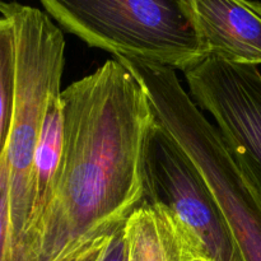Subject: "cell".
Instances as JSON below:
<instances>
[{"mask_svg": "<svg viewBox=\"0 0 261 261\" xmlns=\"http://www.w3.org/2000/svg\"><path fill=\"white\" fill-rule=\"evenodd\" d=\"M60 97L64 150L55 186L8 261H63L124 228L150 199L157 119L142 83L109 59Z\"/></svg>", "mask_w": 261, "mask_h": 261, "instance_id": "cell-1", "label": "cell"}, {"mask_svg": "<svg viewBox=\"0 0 261 261\" xmlns=\"http://www.w3.org/2000/svg\"><path fill=\"white\" fill-rule=\"evenodd\" d=\"M142 83L157 127L188 161L246 261H261V170L191 99L175 69L115 58Z\"/></svg>", "mask_w": 261, "mask_h": 261, "instance_id": "cell-2", "label": "cell"}, {"mask_svg": "<svg viewBox=\"0 0 261 261\" xmlns=\"http://www.w3.org/2000/svg\"><path fill=\"white\" fill-rule=\"evenodd\" d=\"M14 40V97L8 134L9 249L19 244L32 212L33 160L48 99L61 91L65 38L58 23L32 5L5 3Z\"/></svg>", "mask_w": 261, "mask_h": 261, "instance_id": "cell-3", "label": "cell"}, {"mask_svg": "<svg viewBox=\"0 0 261 261\" xmlns=\"http://www.w3.org/2000/svg\"><path fill=\"white\" fill-rule=\"evenodd\" d=\"M43 10L87 46L185 73L204 60L182 0H42Z\"/></svg>", "mask_w": 261, "mask_h": 261, "instance_id": "cell-4", "label": "cell"}, {"mask_svg": "<svg viewBox=\"0 0 261 261\" xmlns=\"http://www.w3.org/2000/svg\"><path fill=\"white\" fill-rule=\"evenodd\" d=\"M149 177V201H161L170 209L198 256L246 261L205 186L158 127L150 144Z\"/></svg>", "mask_w": 261, "mask_h": 261, "instance_id": "cell-5", "label": "cell"}, {"mask_svg": "<svg viewBox=\"0 0 261 261\" xmlns=\"http://www.w3.org/2000/svg\"><path fill=\"white\" fill-rule=\"evenodd\" d=\"M205 58L237 65H261V3L182 0Z\"/></svg>", "mask_w": 261, "mask_h": 261, "instance_id": "cell-6", "label": "cell"}, {"mask_svg": "<svg viewBox=\"0 0 261 261\" xmlns=\"http://www.w3.org/2000/svg\"><path fill=\"white\" fill-rule=\"evenodd\" d=\"M127 261H186L198 256L170 209L145 201L124 226Z\"/></svg>", "mask_w": 261, "mask_h": 261, "instance_id": "cell-7", "label": "cell"}, {"mask_svg": "<svg viewBox=\"0 0 261 261\" xmlns=\"http://www.w3.org/2000/svg\"><path fill=\"white\" fill-rule=\"evenodd\" d=\"M60 94L61 91L55 92L48 99L42 129L36 147L33 160L32 212L25 229L41 216L45 209L53 194L63 158L64 112Z\"/></svg>", "mask_w": 261, "mask_h": 261, "instance_id": "cell-8", "label": "cell"}, {"mask_svg": "<svg viewBox=\"0 0 261 261\" xmlns=\"http://www.w3.org/2000/svg\"><path fill=\"white\" fill-rule=\"evenodd\" d=\"M14 97V40L10 18L0 2V158L7 148Z\"/></svg>", "mask_w": 261, "mask_h": 261, "instance_id": "cell-9", "label": "cell"}, {"mask_svg": "<svg viewBox=\"0 0 261 261\" xmlns=\"http://www.w3.org/2000/svg\"><path fill=\"white\" fill-rule=\"evenodd\" d=\"M9 226V168L4 152L0 158V261H7Z\"/></svg>", "mask_w": 261, "mask_h": 261, "instance_id": "cell-10", "label": "cell"}, {"mask_svg": "<svg viewBox=\"0 0 261 261\" xmlns=\"http://www.w3.org/2000/svg\"><path fill=\"white\" fill-rule=\"evenodd\" d=\"M120 231H121V229H120ZM119 232L89 242L86 246L79 249L78 251L74 252L73 255H70V256L66 257V259L63 261H102L105 259V256H106L110 246H111L112 240L115 239V236H116Z\"/></svg>", "mask_w": 261, "mask_h": 261, "instance_id": "cell-11", "label": "cell"}, {"mask_svg": "<svg viewBox=\"0 0 261 261\" xmlns=\"http://www.w3.org/2000/svg\"><path fill=\"white\" fill-rule=\"evenodd\" d=\"M102 261H127L126 242L124 237V228L112 240L111 246Z\"/></svg>", "mask_w": 261, "mask_h": 261, "instance_id": "cell-12", "label": "cell"}, {"mask_svg": "<svg viewBox=\"0 0 261 261\" xmlns=\"http://www.w3.org/2000/svg\"><path fill=\"white\" fill-rule=\"evenodd\" d=\"M186 261H208V260L203 259V257H200V256H191V257H189Z\"/></svg>", "mask_w": 261, "mask_h": 261, "instance_id": "cell-13", "label": "cell"}]
</instances>
